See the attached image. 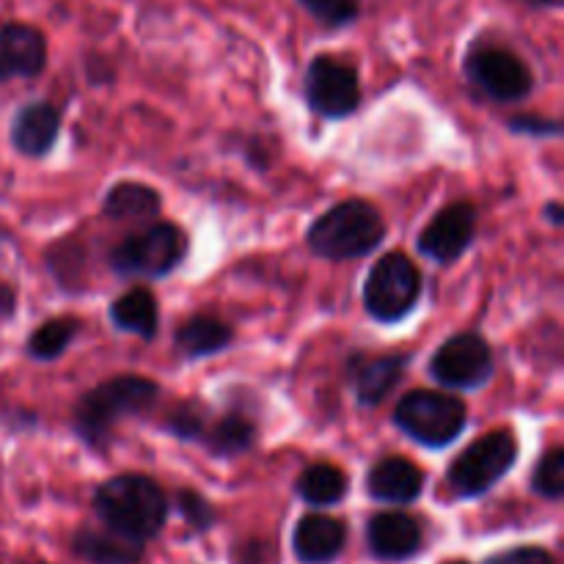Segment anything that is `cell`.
<instances>
[{"label": "cell", "instance_id": "29", "mask_svg": "<svg viewBox=\"0 0 564 564\" xmlns=\"http://www.w3.org/2000/svg\"><path fill=\"white\" fill-rule=\"evenodd\" d=\"M488 564H554V556L538 545H521V549H510L505 554H496Z\"/></svg>", "mask_w": 564, "mask_h": 564}, {"label": "cell", "instance_id": "32", "mask_svg": "<svg viewBox=\"0 0 564 564\" xmlns=\"http://www.w3.org/2000/svg\"><path fill=\"white\" fill-rule=\"evenodd\" d=\"M545 215H549V218H551V224L560 226L562 224V204L560 202H551L549 207H545Z\"/></svg>", "mask_w": 564, "mask_h": 564}, {"label": "cell", "instance_id": "16", "mask_svg": "<svg viewBox=\"0 0 564 564\" xmlns=\"http://www.w3.org/2000/svg\"><path fill=\"white\" fill-rule=\"evenodd\" d=\"M367 490L375 501L383 505H411L422 496L424 474L405 457H383L369 471Z\"/></svg>", "mask_w": 564, "mask_h": 564}, {"label": "cell", "instance_id": "7", "mask_svg": "<svg viewBox=\"0 0 564 564\" xmlns=\"http://www.w3.org/2000/svg\"><path fill=\"white\" fill-rule=\"evenodd\" d=\"M187 235L176 224H152L130 235L110 251V264L119 275L160 279L185 259Z\"/></svg>", "mask_w": 564, "mask_h": 564}, {"label": "cell", "instance_id": "8", "mask_svg": "<svg viewBox=\"0 0 564 564\" xmlns=\"http://www.w3.org/2000/svg\"><path fill=\"white\" fill-rule=\"evenodd\" d=\"M430 375L444 389H479L494 375V352L479 334H457L438 347L430 361Z\"/></svg>", "mask_w": 564, "mask_h": 564}, {"label": "cell", "instance_id": "14", "mask_svg": "<svg viewBox=\"0 0 564 564\" xmlns=\"http://www.w3.org/2000/svg\"><path fill=\"white\" fill-rule=\"evenodd\" d=\"M347 545V527L336 518L312 512L295 523L292 551L303 564H330L339 560Z\"/></svg>", "mask_w": 564, "mask_h": 564}, {"label": "cell", "instance_id": "10", "mask_svg": "<svg viewBox=\"0 0 564 564\" xmlns=\"http://www.w3.org/2000/svg\"><path fill=\"white\" fill-rule=\"evenodd\" d=\"M466 69L479 91L496 102H521L532 91V69L505 47H479L468 55Z\"/></svg>", "mask_w": 564, "mask_h": 564}, {"label": "cell", "instance_id": "28", "mask_svg": "<svg viewBox=\"0 0 564 564\" xmlns=\"http://www.w3.org/2000/svg\"><path fill=\"white\" fill-rule=\"evenodd\" d=\"M165 427L185 441H202L204 430H207V419H204V408L198 402H182L171 411Z\"/></svg>", "mask_w": 564, "mask_h": 564}, {"label": "cell", "instance_id": "24", "mask_svg": "<svg viewBox=\"0 0 564 564\" xmlns=\"http://www.w3.org/2000/svg\"><path fill=\"white\" fill-rule=\"evenodd\" d=\"M77 330H80V323L75 317L47 319L28 339V356L36 358V361H55L58 356H64V350L77 336Z\"/></svg>", "mask_w": 564, "mask_h": 564}, {"label": "cell", "instance_id": "25", "mask_svg": "<svg viewBox=\"0 0 564 564\" xmlns=\"http://www.w3.org/2000/svg\"><path fill=\"white\" fill-rule=\"evenodd\" d=\"M534 494L549 501H560L564 496V449L554 446L543 460L538 463L532 474Z\"/></svg>", "mask_w": 564, "mask_h": 564}, {"label": "cell", "instance_id": "15", "mask_svg": "<svg viewBox=\"0 0 564 564\" xmlns=\"http://www.w3.org/2000/svg\"><path fill=\"white\" fill-rule=\"evenodd\" d=\"M411 364L408 352H389V356H356L350 369V383L361 405H378L389 397V391L400 383L402 372Z\"/></svg>", "mask_w": 564, "mask_h": 564}, {"label": "cell", "instance_id": "19", "mask_svg": "<svg viewBox=\"0 0 564 564\" xmlns=\"http://www.w3.org/2000/svg\"><path fill=\"white\" fill-rule=\"evenodd\" d=\"M110 319L119 330L135 334L141 339H152L158 330V301L149 290L135 286V290L124 292L110 306Z\"/></svg>", "mask_w": 564, "mask_h": 564}, {"label": "cell", "instance_id": "4", "mask_svg": "<svg viewBox=\"0 0 564 564\" xmlns=\"http://www.w3.org/2000/svg\"><path fill=\"white\" fill-rule=\"evenodd\" d=\"M394 424L430 449L449 446L466 427V405L446 391H411L394 411Z\"/></svg>", "mask_w": 564, "mask_h": 564}, {"label": "cell", "instance_id": "21", "mask_svg": "<svg viewBox=\"0 0 564 564\" xmlns=\"http://www.w3.org/2000/svg\"><path fill=\"white\" fill-rule=\"evenodd\" d=\"M160 213V196L141 182H119L105 196V215L113 220H149Z\"/></svg>", "mask_w": 564, "mask_h": 564}, {"label": "cell", "instance_id": "26", "mask_svg": "<svg viewBox=\"0 0 564 564\" xmlns=\"http://www.w3.org/2000/svg\"><path fill=\"white\" fill-rule=\"evenodd\" d=\"M325 28H345L361 14V0H297Z\"/></svg>", "mask_w": 564, "mask_h": 564}, {"label": "cell", "instance_id": "6", "mask_svg": "<svg viewBox=\"0 0 564 564\" xmlns=\"http://www.w3.org/2000/svg\"><path fill=\"white\" fill-rule=\"evenodd\" d=\"M518 444L512 433L496 430V433L482 435L474 441L466 452H460L455 463L449 466V488L457 499H477L488 494L494 485H499L516 466Z\"/></svg>", "mask_w": 564, "mask_h": 564}, {"label": "cell", "instance_id": "34", "mask_svg": "<svg viewBox=\"0 0 564 564\" xmlns=\"http://www.w3.org/2000/svg\"><path fill=\"white\" fill-rule=\"evenodd\" d=\"M446 564H468V562H446Z\"/></svg>", "mask_w": 564, "mask_h": 564}, {"label": "cell", "instance_id": "30", "mask_svg": "<svg viewBox=\"0 0 564 564\" xmlns=\"http://www.w3.org/2000/svg\"><path fill=\"white\" fill-rule=\"evenodd\" d=\"M516 132H532V135H560V121L556 119H540V116H516L510 121Z\"/></svg>", "mask_w": 564, "mask_h": 564}, {"label": "cell", "instance_id": "31", "mask_svg": "<svg viewBox=\"0 0 564 564\" xmlns=\"http://www.w3.org/2000/svg\"><path fill=\"white\" fill-rule=\"evenodd\" d=\"M14 312V292L6 284H0V319H6Z\"/></svg>", "mask_w": 564, "mask_h": 564}, {"label": "cell", "instance_id": "23", "mask_svg": "<svg viewBox=\"0 0 564 564\" xmlns=\"http://www.w3.org/2000/svg\"><path fill=\"white\" fill-rule=\"evenodd\" d=\"M202 441L215 457H237L251 449L257 441V427L251 419L240 416V413H226L213 427L204 430Z\"/></svg>", "mask_w": 564, "mask_h": 564}, {"label": "cell", "instance_id": "17", "mask_svg": "<svg viewBox=\"0 0 564 564\" xmlns=\"http://www.w3.org/2000/svg\"><path fill=\"white\" fill-rule=\"evenodd\" d=\"M61 130V110L50 102H28L11 121V143L28 158H42L53 149Z\"/></svg>", "mask_w": 564, "mask_h": 564}, {"label": "cell", "instance_id": "22", "mask_svg": "<svg viewBox=\"0 0 564 564\" xmlns=\"http://www.w3.org/2000/svg\"><path fill=\"white\" fill-rule=\"evenodd\" d=\"M347 474L330 463H314L297 477V496L312 507H334L347 496Z\"/></svg>", "mask_w": 564, "mask_h": 564}, {"label": "cell", "instance_id": "33", "mask_svg": "<svg viewBox=\"0 0 564 564\" xmlns=\"http://www.w3.org/2000/svg\"><path fill=\"white\" fill-rule=\"evenodd\" d=\"M527 3L538 6V9H554V6H560L562 0H527Z\"/></svg>", "mask_w": 564, "mask_h": 564}, {"label": "cell", "instance_id": "5", "mask_svg": "<svg viewBox=\"0 0 564 564\" xmlns=\"http://www.w3.org/2000/svg\"><path fill=\"white\" fill-rule=\"evenodd\" d=\"M419 295H422V273L416 262L400 251L378 259L364 284V306L369 317L386 325L405 319L416 308Z\"/></svg>", "mask_w": 564, "mask_h": 564}, {"label": "cell", "instance_id": "18", "mask_svg": "<svg viewBox=\"0 0 564 564\" xmlns=\"http://www.w3.org/2000/svg\"><path fill=\"white\" fill-rule=\"evenodd\" d=\"M143 545L110 529H80L72 540L77 560L88 564H138L143 560Z\"/></svg>", "mask_w": 564, "mask_h": 564}, {"label": "cell", "instance_id": "13", "mask_svg": "<svg viewBox=\"0 0 564 564\" xmlns=\"http://www.w3.org/2000/svg\"><path fill=\"white\" fill-rule=\"evenodd\" d=\"M47 64V39L25 22L0 25V83L11 77H36Z\"/></svg>", "mask_w": 564, "mask_h": 564}, {"label": "cell", "instance_id": "2", "mask_svg": "<svg viewBox=\"0 0 564 564\" xmlns=\"http://www.w3.org/2000/svg\"><path fill=\"white\" fill-rule=\"evenodd\" d=\"M158 383L141 375H119L88 391L75 408V430L86 444L102 446L124 419L147 413L158 402Z\"/></svg>", "mask_w": 564, "mask_h": 564}, {"label": "cell", "instance_id": "27", "mask_svg": "<svg viewBox=\"0 0 564 564\" xmlns=\"http://www.w3.org/2000/svg\"><path fill=\"white\" fill-rule=\"evenodd\" d=\"M176 510H180L182 521L191 527V532L204 534L207 529L215 527V510L202 494L196 490H180L176 494Z\"/></svg>", "mask_w": 564, "mask_h": 564}, {"label": "cell", "instance_id": "9", "mask_svg": "<svg viewBox=\"0 0 564 564\" xmlns=\"http://www.w3.org/2000/svg\"><path fill=\"white\" fill-rule=\"evenodd\" d=\"M303 94L306 102L312 105L314 113L325 116V119H345V116L356 113L361 105V86H358V75L350 64L330 55H317L306 72V83H303Z\"/></svg>", "mask_w": 564, "mask_h": 564}, {"label": "cell", "instance_id": "20", "mask_svg": "<svg viewBox=\"0 0 564 564\" xmlns=\"http://www.w3.org/2000/svg\"><path fill=\"white\" fill-rule=\"evenodd\" d=\"M231 339H235L231 325H226L224 319L198 314V317H191L182 325L180 334H176V347L185 358H204L229 347Z\"/></svg>", "mask_w": 564, "mask_h": 564}, {"label": "cell", "instance_id": "1", "mask_svg": "<svg viewBox=\"0 0 564 564\" xmlns=\"http://www.w3.org/2000/svg\"><path fill=\"white\" fill-rule=\"evenodd\" d=\"M94 512L105 529L149 543L158 538L169 518V496L143 474H121L94 494Z\"/></svg>", "mask_w": 564, "mask_h": 564}, {"label": "cell", "instance_id": "3", "mask_svg": "<svg viewBox=\"0 0 564 564\" xmlns=\"http://www.w3.org/2000/svg\"><path fill=\"white\" fill-rule=\"evenodd\" d=\"M383 215L361 198H350L319 215L308 229V248L317 257L350 262L372 253L383 242Z\"/></svg>", "mask_w": 564, "mask_h": 564}, {"label": "cell", "instance_id": "12", "mask_svg": "<svg viewBox=\"0 0 564 564\" xmlns=\"http://www.w3.org/2000/svg\"><path fill=\"white\" fill-rule=\"evenodd\" d=\"M422 523L408 512H378L367 523V549L380 562H405L422 551Z\"/></svg>", "mask_w": 564, "mask_h": 564}, {"label": "cell", "instance_id": "11", "mask_svg": "<svg viewBox=\"0 0 564 564\" xmlns=\"http://www.w3.org/2000/svg\"><path fill=\"white\" fill-rule=\"evenodd\" d=\"M477 235V209L468 202H455L441 209L419 237V251L441 264H449L466 253Z\"/></svg>", "mask_w": 564, "mask_h": 564}]
</instances>
